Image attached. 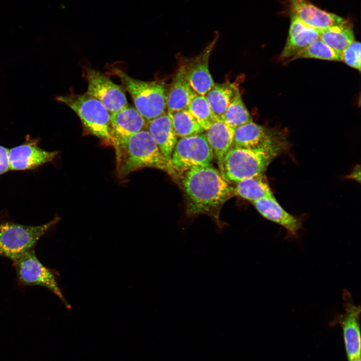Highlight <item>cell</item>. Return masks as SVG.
<instances>
[{
  "label": "cell",
  "instance_id": "obj_1",
  "mask_svg": "<svg viewBox=\"0 0 361 361\" xmlns=\"http://www.w3.org/2000/svg\"><path fill=\"white\" fill-rule=\"evenodd\" d=\"M182 180L187 213L191 216L206 214L218 220L221 207L236 195L234 188L212 165L194 167Z\"/></svg>",
  "mask_w": 361,
  "mask_h": 361
},
{
  "label": "cell",
  "instance_id": "obj_2",
  "mask_svg": "<svg viewBox=\"0 0 361 361\" xmlns=\"http://www.w3.org/2000/svg\"><path fill=\"white\" fill-rule=\"evenodd\" d=\"M116 169L120 178L144 167H154L178 177L171 161L162 154L154 139L146 129L131 135L115 138Z\"/></svg>",
  "mask_w": 361,
  "mask_h": 361
},
{
  "label": "cell",
  "instance_id": "obj_3",
  "mask_svg": "<svg viewBox=\"0 0 361 361\" xmlns=\"http://www.w3.org/2000/svg\"><path fill=\"white\" fill-rule=\"evenodd\" d=\"M287 146L267 149H248L232 147L225 155L220 173L227 182L237 183L243 179L265 175L270 163Z\"/></svg>",
  "mask_w": 361,
  "mask_h": 361
},
{
  "label": "cell",
  "instance_id": "obj_4",
  "mask_svg": "<svg viewBox=\"0 0 361 361\" xmlns=\"http://www.w3.org/2000/svg\"><path fill=\"white\" fill-rule=\"evenodd\" d=\"M108 69L109 73L120 79L123 87L130 94L135 108L146 121L167 112V91L164 82L135 79L115 67Z\"/></svg>",
  "mask_w": 361,
  "mask_h": 361
},
{
  "label": "cell",
  "instance_id": "obj_5",
  "mask_svg": "<svg viewBox=\"0 0 361 361\" xmlns=\"http://www.w3.org/2000/svg\"><path fill=\"white\" fill-rule=\"evenodd\" d=\"M56 100L64 103L79 116L84 132L100 139L105 144L113 145V136L110 114L103 104L86 93L57 96Z\"/></svg>",
  "mask_w": 361,
  "mask_h": 361
},
{
  "label": "cell",
  "instance_id": "obj_6",
  "mask_svg": "<svg viewBox=\"0 0 361 361\" xmlns=\"http://www.w3.org/2000/svg\"><path fill=\"white\" fill-rule=\"evenodd\" d=\"M58 221L57 217L37 226L6 221L0 224V256L15 262L33 249L37 242Z\"/></svg>",
  "mask_w": 361,
  "mask_h": 361
},
{
  "label": "cell",
  "instance_id": "obj_7",
  "mask_svg": "<svg viewBox=\"0 0 361 361\" xmlns=\"http://www.w3.org/2000/svg\"><path fill=\"white\" fill-rule=\"evenodd\" d=\"M213 159L212 149L203 132L177 140L171 161L177 177L182 178L194 167L212 166Z\"/></svg>",
  "mask_w": 361,
  "mask_h": 361
},
{
  "label": "cell",
  "instance_id": "obj_8",
  "mask_svg": "<svg viewBox=\"0 0 361 361\" xmlns=\"http://www.w3.org/2000/svg\"><path fill=\"white\" fill-rule=\"evenodd\" d=\"M14 265L21 284L46 287L57 296L67 308H70L59 286L56 273L40 262L34 248L14 262Z\"/></svg>",
  "mask_w": 361,
  "mask_h": 361
},
{
  "label": "cell",
  "instance_id": "obj_9",
  "mask_svg": "<svg viewBox=\"0 0 361 361\" xmlns=\"http://www.w3.org/2000/svg\"><path fill=\"white\" fill-rule=\"evenodd\" d=\"M82 73L88 82L86 93L100 101L109 113L119 111L128 106L122 87L113 82L108 75L90 67L85 68Z\"/></svg>",
  "mask_w": 361,
  "mask_h": 361
},
{
  "label": "cell",
  "instance_id": "obj_10",
  "mask_svg": "<svg viewBox=\"0 0 361 361\" xmlns=\"http://www.w3.org/2000/svg\"><path fill=\"white\" fill-rule=\"evenodd\" d=\"M287 145V142L284 133L253 121L242 124L235 129L233 147L248 149H267Z\"/></svg>",
  "mask_w": 361,
  "mask_h": 361
},
{
  "label": "cell",
  "instance_id": "obj_11",
  "mask_svg": "<svg viewBox=\"0 0 361 361\" xmlns=\"http://www.w3.org/2000/svg\"><path fill=\"white\" fill-rule=\"evenodd\" d=\"M343 312L336 317L341 325L347 357L348 360L360 357V334L359 327L360 305H356L351 293L343 290Z\"/></svg>",
  "mask_w": 361,
  "mask_h": 361
},
{
  "label": "cell",
  "instance_id": "obj_12",
  "mask_svg": "<svg viewBox=\"0 0 361 361\" xmlns=\"http://www.w3.org/2000/svg\"><path fill=\"white\" fill-rule=\"evenodd\" d=\"M39 142V139L32 138L28 135L24 143L9 149L10 169H32L52 161L58 152L42 149L38 146Z\"/></svg>",
  "mask_w": 361,
  "mask_h": 361
},
{
  "label": "cell",
  "instance_id": "obj_13",
  "mask_svg": "<svg viewBox=\"0 0 361 361\" xmlns=\"http://www.w3.org/2000/svg\"><path fill=\"white\" fill-rule=\"evenodd\" d=\"M218 38L217 33L213 40L199 55L181 65L186 80L198 94L205 95L215 84L209 69V60Z\"/></svg>",
  "mask_w": 361,
  "mask_h": 361
},
{
  "label": "cell",
  "instance_id": "obj_14",
  "mask_svg": "<svg viewBox=\"0 0 361 361\" xmlns=\"http://www.w3.org/2000/svg\"><path fill=\"white\" fill-rule=\"evenodd\" d=\"M290 15L317 30L343 22L346 20L316 7L307 0H287Z\"/></svg>",
  "mask_w": 361,
  "mask_h": 361
},
{
  "label": "cell",
  "instance_id": "obj_15",
  "mask_svg": "<svg viewBox=\"0 0 361 361\" xmlns=\"http://www.w3.org/2000/svg\"><path fill=\"white\" fill-rule=\"evenodd\" d=\"M252 204L263 217L285 228L289 237L297 236L302 226L301 221L286 211L274 197L255 201Z\"/></svg>",
  "mask_w": 361,
  "mask_h": 361
},
{
  "label": "cell",
  "instance_id": "obj_16",
  "mask_svg": "<svg viewBox=\"0 0 361 361\" xmlns=\"http://www.w3.org/2000/svg\"><path fill=\"white\" fill-rule=\"evenodd\" d=\"M288 36L281 53L282 59H290L319 39L318 30L291 16Z\"/></svg>",
  "mask_w": 361,
  "mask_h": 361
},
{
  "label": "cell",
  "instance_id": "obj_17",
  "mask_svg": "<svg viewBox=\"0 0 361 361\" xmlns=\"http://www.w3.org/2000/svg\"><path fill=\"white\" fill-rule=\"evenodd\" d=\"M145 129L149 132L164 156L171 161L177 137L167 113L146 121Z\"/></svg>",
  "mask_w": 361,
  "mask_h": 361
},
{
  "label": "cell",
  "instance_id": "obj_18",
  "mask_svg": "<svg viewBox=\"0 0 361 361\" xmlns=\"http://www.w3.org/2000/svg\"><path fill=\"white\" fill-rule=\"evenodd\" d=\"M235 129L224 121L218 120L204 132L219 168L225 155L233 147Z\"/></svg>",
  "mask_w": 361,
  "mask_h": 361
},
{
  "label": "cell",
  "instance_id": "obj_19",
  "mask_svg": "<svg viewBox=\"0 0 361 361\" xmlns=\"http://www.w3.org/2000/svg\"><path fill=\"white\" fill-rule=\"evenodd\" d=\"M113 140L125 137L145 129L146 121L136 109L128 105L110 114Z\"/></svg>",
  "mask_w": 361,
  "mask_h": 361
},
{
  "label": "cell",
  "instance_id": "obj_20",
  "mask_svg": "<svg viewBox=\"0 0 361 361\" xmlns=\"http://www.w3.org/2000/svg\"><path fill=\"white\" fill-rule=\"evenodd\" d=\"M196 94L186 80L180 66L167 92V112L188 109Z\"/></svg>",
  "mask_w": 361,
  "mask_h": 361
},
{
  "label": "cell",
  "instance_id": "obj_21",
  "mask_svg": "<svg viewBox=\"0 0 361 361\" xmlns=\"http://www.w3.org/2000/svg\"><path fill=\"white\" fill-rule=\"evenodd\" d=\"M318 32L319 39L339 53L354 41L352 25L347 20Z\"/></svg>",
  "mask_w": 361,
  "mask_h": 361
},
{
  "label": "cell",
  "instance_id": "obj_22",
  "mask_svg": "<svg viewBox=\"0 0 361 361\" xmlns=\"http://www.w3.org/2000/svg\"><path fill=\"white\" fill-rule=\"evenodd\" d=\"M238 89V85L236 83H215L205 95L212 110L219 120H221Z\"/></svg>",
  "mask_w": 361,
  "mask_h": 361
},
{
  "label": "cell",
  "instance_id": "obj_23",
  "mask_svg": "<svg viewBox=\"0 0 361 361\" xmlns=\"http://www.w3.org/2000/svg\"><path fill=\"white\" fill-rule=\"evenodd\" d=\"M236 195L252 202L273 197L265 175L243 179L236 183Z\"/></svg>",
  "mask_w": 361,
  "mask_h": 361
},
{
  "label": "cell",
  "instance_id": "obj_24",
  "mask_svg": "<svg viewBox=\"0 0 361 361\" xmlns=\"http://www.w3.org/2000/svg\"><path fill=\"white\" fill-rule=\"evenodd\" d=\"M167 113L177 137H188L205 132V130L188 109Z\"/></svg>",
  "mask_w": 361,
  "mask_h": 361
},
{
  "label": "cell",
  "instance_id": "obj_25",
  "mask_svg": "<svg viewBox=\"0 0 361 361\" xmlns=\"http://www.w3.org/2000/svg\"><path fill=\"white\" fill-rule=\"evenodd\" d=\"M221 120L235 128L253 121L252 117L243 101L239 89L237 90Z\"/></svg>",
  "mask_w": 361,
  "mask_h": 361
},
{
  "label": "cell",
  "instance_id": "obj_26",
  "mask_svg": "<svg viewBox=\"0 0 361 361\" xmlns=\"http://www.w3.org/2000/svg\"><path fill=\"white\" fill-rule=\"evenodd\" d=\"M188 110L205 131L219 120L212 110L205 95L196 93L192 98Z\"/></svg>",
  "mask_w": 361,
  "mask_h": 361
},
{
  "label": "cell",
  "instance_id": "obj_27",
  "mask_svg": "<svg viewBox=\"0 0 361 361\" xmlns=\"http://www.w3.org/2000/svg\"><path fill=\"white\" fill-rule=\"evenodd\" d=\"M302 58L341 61V53L333 50L318 39L289 60H294Z\"/></svg>",
  "mask_w": 361,
  "mask_h": 361
},
{
  "label": "cell",
  "instance_id": "obj_28",
  "mask_svg": "<svg viewBox=\"0 0 361 361\" xmlns=\"http://www.w3.org/2000/svg\"><path fill=\"white\" fill-rule=\"evenodd\" d=\"M341 61L360 71V43L353 41L341 53Z\"/></svg>",
  "mask_w": 361,
  "mask_h": 361
},
{
  "label": "cell",
  "instance_id": "obj_29",
  "mask_svg": "<svg viewBox=\"0 0 361 361\" xmlns=\"http://www.w3.org/2000/svg\"><path fill=\"white\" fill-rule=\"evenodd\" d=\"M10 169L9 162V149L0 145V175Z\"/></svg>",
  "mask_w": 361,
  "mask_h": 361
},
{
  "label": "cell",
  "instance_id": "obj_30",
  "mask_svg": "<svg viewBox=\"0 0 361 361\" xmlns=\"http://www.w3.org/2000/svg\"><path fill=\"white\" fill-rule=\"evenodd\" d=\"M359 169V168H358V169H356V170H354L351 173V174L349 175V177H352L353 179H355V180H359L357 179V173L360 172V170H359V171L357 172V170H358Z\"/></svg>",
  "mask_w": 361,
  "mask_h": 361
},
{
  "label": "cell",
  "instance_id": "obj_31",
  "mask_svg": "<svg viewBox=\"0 0 361 361\" xmlns=\"http://www.w3.org/2000/svg\"><path fill=\"white\" fill-rule=\"evenodd\" d=\"M349 361H360V357L356 358Z\"/></svg>",
  "mask_w": 361,
  "mask_h": 361
}]
</instances>
